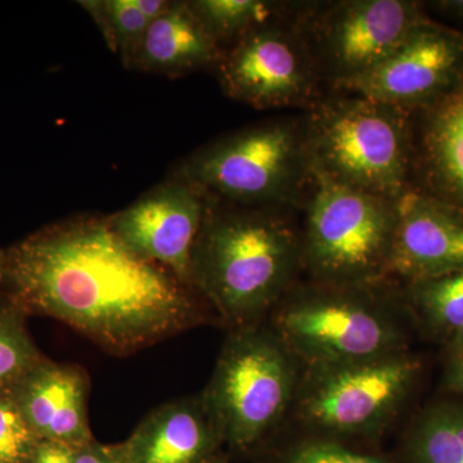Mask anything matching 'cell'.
Wrapping results in <instances>:
<instances>
[{
    "label": "cell",
    "mask_w": 463,
    "mask_h": 463,
    "mask_svg": "<svg viewBox=\"0 0 463 463\" xmlns=\"http://www.w3.org/2000/svg\"><path fill=\"white\" fill-rule=\"evenodd\" d=\"M0 282L23 312L65 323L118 356L203 325L209 316L194 288L128 248L108 216L48 225L12 246Z\"/></svg>",
    "instance_id": "6da1fadb"
},
{
    "label": "cell",
    "mask_w": 463,
    "mask_h": 463,
    "mask_svg": "<svg viewBox=\"0 0 463 463\" xmlns=\"http://www.w3.org/2000/svg\"><path fill=\"white\" fill-rule=\"evenodd\" d=\"M288 212L210 200L191 285L231 330L264 323L303 270L301 231Z\"/></svg>",
    "instance_id": "7a4b0ae2"
},
{
    "label": "cell",
    "mask_w": 463,
    "mask_h": 463,
    "mask_svg": "<svg viewBox=\"0 0 463 463\" xmlns=\"http://www.w3.org/2000/svg\"><path fill=\"white\" fill-rule=\"evenodd\" d=\"M412 111L331 91L303 116L313 169L349 187L399 200L412 188Z\"/></svg>",
    "instance_id": "3957f363"
},
{
    "label": "cell",
    "mask_w": 463,
    "mask_h": 463,
    "mask_svg": "<svg viewBox=\"0 0 463 463\" xmlns=\"http://www.w3.org/2000/svg\"><path fill=\"white\" fill-rule=\"evenodd\" d=\"M173 175L225 205L304 206L313 174L303 118H274L228 134L183 160Z\"/></svg>",
    "instance_id": "277c9868"
},
{
    "label": "cell",
    "mask_w": 463,
    "mask_h": 463,
    "mask_svg": "<svg viewBox=\"0 0 463 463\" xmlns=\"http://www.w3.org/2000/svg\"><path fill=\"white\" fill-rule=\"evenodd\" d=\"M381 285H295L270 315V328L304 368L404 352L405 332Z\"/></svg>",
    "instance_id": "5b68a950"
},
{
    "label": "cell",
    "mask_w": 463,
    "mask_h": 463,
    "mask_svg": "<svg viewBox=\"0 0 463 463\" xmlns=\"http://www.w3.org/2000/svg\"><path fill=\"white\" fill-rule=\"evenodd\" d=\"M304 203L301 267L310 281L381 285L389 274L397 201L349 187L312 167Z\"/></svg>",
    "instance_id": "8992f818"
},
{
    "label": "cell",
    "mask_w": 463,
    "mask_h": 463,
    "mask_svg": "<svg viewBox=\"0 0 463 463\" xmlns=\"http://www.w3.org/2000/svg\"><path fill=\"white\" fill-rule=\"evenodd\" d=\"M298 365L270 326L231 330L201 392L222 441L248 449L274 430L294 405Z\"/></svg>",
    "instance_id": "52a82bcc"
},
{
    "label": "cell",
    "mask_w": 463,
    "mask_h": 463,
    "mask_svg": "<svg viewBox=\"0 0 463 463\" xmlns=\"http://www.w3.org/2000/svg\"><path fill=\"white\" fill-rule=\"evenodd\" d=\"M421 371L408 350L354 364L307 367L295 398L298 421L322 438L370 437L402 410Z\"/></svg>",
    "instance_id": "ba28073f"
},
{
    "label": "cell",
    "mask_w": 463,
    "mask_h": 463,
    "mask_svg": "<svg viewBox=\"0 0 463 463\" xmlns=\"http://www.w3.org/2000/svg\"><path fill=\"white\" fill-rule=\"evenodd\" d=\"M309 2L257 27L222 52L216 69L224 93L257 109L306 111L326 96L325 76L306 25Z\"/></svg>",
    "instance_id": "9c48e42d"
},
{
    "label": "cell",
    "mask_w": 463,
    "mask_h": 463,
    "mask_svg": "<svg viewBox=\"0 0 463 463\" xmlns=\"http://www.w3.org/2000/svg\"><path fill=\"white\" fill-rule=\"evenodd\" d=\"M431 20L421 2H309L306 25L328 88L364 75Z\"/></svg>",
    "instance_id": "30bf717a"
},
{
    "label": "cell",
    "mask_w": 463,
    "mask_h": 463,
    "mask_svg": "<svg viewBox=\"0 0 463 463\" xmlns=\"http://www.w3.org/2000/svg\"><path fill=\"white\" fill-rule=\"evenodd\" d=\"M463 78V32L435 20L420 26L379 66L331 91L416 112L431 105Z\"/></svg>",
    "instance_id": "8fae6325"
},
{
    "label": "cell",
    "mask_w": 463,
    "mask_h": 463,
    "mask_svg": "<svg viewBox=\"0 0 463 463\" xmlns=\"http://www.w3.org/2000/svg\"><path fill=\"white\" fill-rule=\"evenodd\" d=\"M209 203L196 184L172 175L108 219L128 248L192 288V252Z\"/></svg>",
    "instance_id": "7c38bea8"
},
{
    "label": "cell",
    "mask_w": 463,
    "mask_h": 463,
    "mask_svg": "<svg viewBox=\"0 0 463 463\" xmlns=\"http://www.w3.org/2000/svg\"><path fill=\"white\" fill-rule=\"evenodd\" d=\"M397 209L388 277L407 285L463 270V213L414 187Z\"/></svg>",
    "instance_id": "4fadbf2b"
},
{
    "label": "cell",
    "mask_w": 463,
    "mask_h": 463,
    "mask_svg": "<svg viewBox=\"0 0 463 463\" xmlns=\"http://www.w3.org/2000/svg\"><path fill=\"white\" fill-rule=\"evenodd\" d=\"M12 390L41 440L74 448L93 441L88 422L90 377L80 365L43 359L14 383Z\"/></svg>",
    "instance_id": "5bb4252c"
},
{
    "label": "cell",
    "mask_w": 463,
    "mask_h": 463,
    "mask_svg": "<svg viewBox=\"0 0 463 463\" xmlns=\"http://www.w3.org/2000/svg\"><path fill=\"white\" fill-rule=\"evenodd\" d=\"M413 120L412 187L463 213V78Z\"/></svg>",
    "instance_id": "9a60e30c"
},
{
    "label": "cell",
    "mask_w": 463,
    "mask_h": 463,
    "mask_svg": "<svg viewBox=\"0 0 463 463\" xmlns=\"http://www.w3.org/2000/svg\"><path fill=\"white\" fill-rule=\"evenodd\" d=\"M222 441L201 394L151 411L116 453L125 463H205Z\"/></svg>",
    "instance_id": "2e32d148"
},
{
    "label": "cell",
    "mask_w": 463,
    "mask_h": 463,
    "mask_svg": "<svg viewBox=\"0 0 463 463\" xmlns=\"http://www.w3.org/2000/svg\"><path fill=\"white\" fill-rule=\"evenodd\" d=\"M222 52L188 2H172L149 24L125 67L179 78L216 67Z\"/></svg>",
    "instance_id": "e0dca14e"
},
{
    "label": "cell",
    "mask_w": 463,
    "mask_h": 463,
    "mask_svg": "<svg viewBox=\"0 0 463 463\" xmlns=\"http://www.w3.org/2000/svg\"><path fill=\"white\" fill-rule=\"evenodd\" d=\"M303 2L191 0L192 11L222 50L257 27L295 14Z\"/></svg>",
    "instance_id": "ac0fdd59"
},
{
    "label": "cell",
    "mask_w": 463,
    "mask_h": 463,
    "mask_svg": "<svg viewBox=\"0 0 463 463\" xmlns=\"http://www.w3.org/2000/svg\"><path fill=\"white\" fill-rule=\"evenodd\" d=\"M413 463H463V404L443 402L423 411L407 438Z\"/></svg>",
    "instance_id": "d6986e66"
},
{
    "label": "cell",
    "mask_w": 463,
    "mask_h": 463,
    "mask_svg": "<svg viewBox=\"0 0 463 463\" xmlns=\"http://www.w3.org/2000/svg\"><path fill=\"white\" fill-rule=\"evenodd\" d=\"M405 298L423 325L452 336L463 327V270L407 283Z\"/></svg>",
    "instance_id": "ffe728a7"
},
{
    "label": "cell",
    "mask_w": 463,
    "mask_h": 463,
    "mask_svg": "<svg viewBox=\"0 0 463 463\" xmlns=\"http://www.w3.org/2000/svg\"><path fill=\"white\" fill-rule=\"evenodd\" d=\"M79 5L96 21L109 50L120 54L127 65L151 24L134 0H85Z\"/></svg>",
    "instance_id": "44dd1931"
},
{
    "label": "cell",
    "mask_w": 463,
    "mask_h": 463,
    "mask_svg": "<svg viewBox=\"0 0 463 463\" xmlns=\"http://www.w3.org/2000/svg\"><path fill=\"white\" fill-rule=\"evenodd\" d=\"M23 310L0 304V389L14 385L43 361L23 321Z\"/></svg>",
    "instance_id": "7402d4cb"
},
{
    "label": "cell",
    "mask_w": 463,
    "mask_h": 463,
    "mask_svg": "<svg viewBox=\"0 0 463 463\" xmlns=\"http://www.w3.org/2000/svg\"><path fill=\"white\" fill-rule=\"evenodd\" d=\"M39 440L17 403L12 385L0 389V463H29Z\"/></svg>",
    "instance_id": "603a6c76"
},
{
    "label": "cell",
    "mask_w": 463,
    "mask_h": 463,
    "mask_svg": "<svg viewBox=\"0 0 463 463\" xmlns=\"http://www.w3.org/2000/svg\"><path fill=\"white\" fill-rule=\"evenodd\" d=\"M286 463H389L377 457L355 452L336 439L313 438L288 450Z\"/></svg>",
    "instance_id": "cb8c5ba5"
},
{
    "label": "cell",
    "mask_w": 463,
    "mask_h": 463,
    "mask_svg": "<svg viewBox=\"0 0 463 463\" xmlns=\"http://www.w3.org/2000/svg\"><path fill=\"white\" fill-rule=\"evenodd\" d=\"M76 448L53 440H39L29 463H75Z\"/></svg>",
    "instance_id": "d4e9b609"
},
{
    "label": "cell",
    "mask_w": 463,
    "mask_h": 463,
    "mask_svg": "<svg viewBox=\"0 0 463 463\" xmlns=\"http://www.w3.org/2000/svg\"><path fill=\"white\" fill-rule=\"evenodd\" d=\"M75 463H125L114 449L96 446L93 441L76 448Z\"/></svg>",
    "instance_id": "484cf974"
},
{
    "label": "cell",
    "mask_w": 463,
    "mask_h": 463,
    "mask_svg": "<svg viewBox=\"0 0 463 463\" xmlns=\"http://www.w3.org/2000/svg\"><path fill=\"white\" fill-rule=\"evenodd\" d=\"M426 11L437 12L441 16L463 21V0H438V2L423 3Z\"/></svg>",
    "instance_id": "4316f807"
},
{
    "label": "cell",
    "mask_w": 463,
    "mask_h": 463,
    "mask_svg": "<svg viewBox=\"0 0 463 463\" xmlns=\"http://www.w3.org/2000/svg\"><path fill=\"white\" fill-rule=\"evenodd\" d=\"M134 3L142 12L143 16L152 23L170 7L172 0H134Z\"/></svg>",
    "instance_id": "83f0119b"
},
{
    "label": "cell",
    "mask_w": 463,
    "mask_h": 463,
    "mask_svg": "<svg viewBox=\"0 0 463 463\" xmlns=\"http://www.w3.org/2000/svg\"><path fill=\"white\" fill-rule=\"evenodd\" d=\"M446 381L448 388L463 397V364L448 362Z\"/></svg>",
    "instance_id": "f1b7e54d"
},
{
    "label": "cell",
    "mask_w": 463,
    "mask_h": 463,
    "mask_svg": "<svg viewBox=\"0 0 463 463\" xmlns=\"http://www.w3.org/2000/svg\"><path fill=\"white\" fill-rule=\"evenodd\" d=\"M447 340L448 362L463 364V327Z\"/></svg>",
    "instance_id": "f546056e"
},
{
    "label": "cell",
    "mask_w": 463,
    "mask_h": 463,
    "mask_svg": "<svg viewBox=\"0 0 463 463\" xmlns=\"http://www.w3.org/2000/svg\"><path fill=\"white\" fill-rule=\"evenodd\" d=\"M205 463H222V462L216 461V458H210L209 461H206Z\"/></svg>",
    "instance_id": "4dcf8cb0"
},
{
    "label": "cell",
    "mask_w": 463,
    "mask_h": 463,
    "mask_svg": "<svg viewBox=\"0 0 463 463\" xmlns=\"http://www.w3.org/2000/svg\"><path fill=\"white\" fill-rule=\"evenodd\" d=\"M3 255H5V251H3V250H0V263H2Z\"/></svg>",
    "instance_id": "1f68e13d"
}]
</instances>
